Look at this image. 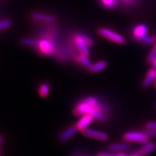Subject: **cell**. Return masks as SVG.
<instances>
[{"label": "cell", "mask_w": 156, "mask_h": 156, "mask_svg": "<svg viewBox=\"0 0 156 156\" xmlns=\"http://www.w3.org/2000/svg\"><path fill=\"white\" fill-rule=\"evenodd\" d=\"M55 47L56 45L49 40L38 37V38L36 39V44L34 49L41 56H50L54 55Z\"/></svg>", "instance_id": "6da1fadb"}, {"label": "cell", "mask_w": 156, "mask_h": 156, "mask_svg": "<svg viewBox=\"0 0 156 156\" xmlns=\"http://www.w3.org/2000/svg\"><path fill=\"white\" fill-rule=\"evenodd\" d=\"M98 34L99 36L103 37V38L108 39L111 41L116 43L118 44H125V38L118 33L114 32V30H111L108 28H101L98 30Z\"/></svg>", "instance_id": "7a4b0ae2"}, {"label": "cell", "mask_w": 156, "mask_h": 156, "mask_svg": "<svg viewBox=\"0 0 156 156\" xmlns=\"http://www.w3.org/2000/svg\"><path fill=\"white\" fill-rule=\"evenodd\" d=\"M125 141L128 142H135V143L145 144L149 141V136L145 131H131L127 132L123 136Z\"/></svg>", "instance_id": "3957f363"}, {"label": "cell", "mask_w": 156, "mask_h": 156, "mask_svg": "<svg viewBox=\"0 0 156 156\" xmlns=\"http://www.w3.org/2000/svg\"><path fill=\"white\" fill-rule=\"evenodd\" d=\"M70 54H71L67 44H65L64 42H58L56 44L53 56H55L58 62H64L69 59Z\"/></svg>", "instance_id": "277c9868"}, {"label": "cell", "mask_w": 156, "mask_h": 156, "mask_svg": "<svg viewBox=\"0 0 156 156\" xmlns=\"http://www.w3.org/2000/svg\"><path fill=\"white\" fill-rule=\"evenodd\" d=\"M95 106H92L89 103L85 98L80 101L77 104L75 105V108L73 109V114L75 116H81L85 114H91L94 112Z\"/></svg>", "instance_id": "5b68a950"}, {"label": "cell", "mask_w": 156, "mask_h": 156, "mask_svg": "<svg viewBox=\"0 0 156 156\" xmlns=\"http://www.w3.org/2000/svg\"><path fill=\"white\" fill-rule=\"evenodd\" d=\"M73 37L74 42H75L76 47L80 54H83V55L90 56V50L89 46H87L85 41L84 40L82 32L80 33H76L72 36Z\"/></svg>", "instance_id": "8992f818"}, {"label": "cell", "mask_w": 156, "mask_h": 156, "mask_svg": "<svg viewBox=\"0 0 156 156\" xmlns=\"http://www.w3.org/2000/svg\"><path fill=\"white\" fill-rule=\"evenodd\" d=\"M83 133L85 136L90 138H93V139L101 140V141H106L108 140V135L106 132L100 131V130L86 128L83 130Z\"/></svg>", "instance_id": "52a82bcc"}, {"label": "cell", "mask_w": 156, "mask_h": 156, "mask_svg": "<svg viewBox=\"0 0 156 156\" xmlns=\"http://www.w3.org/2000/svg\"><path fill=\"white\" fill-rule=\"evenodd\" d=\"M147 28L145 25L144 24H140L136 25L132 29V36H133L134 39L138 41H141L142 38L147 35Z\"/></svg>", "instance_id": "ba28073f"}, {"label": "cell", "mask_w": 156, "mask_h": 156, "mask_svg": "<svg viewBox=\"0 0 156 156\" xmlns=\"http://www.w3.org/2000/svg\"><path fill=\"white\" fill-rule=\"evenodd\" d=\"M93 120H94V118L91 114L83 115V116H81L80 119L78 120V122L76 123L75 126L77 130L83 131L84 129H85L89 126V124L92 123Z\"/></svg>", "instance_id": "9c48e42d"}, {"label": "cell", "mask_w": 156, "mask_h": 156, "mask_svg": "<svg viewBox=\"0 0 156 156\" xmlns=\"http://www.w3.org/2000/svg\"><path fill=\"white\" fill-rule=\"evenodd\" d=\"M31 17L37 21H40V22H44L46 23H52L56 21V17L53 16V15H46L44 14V13L38 12H33L31 14Z\"/></svg>", "instance_id": "30bf717a"}, {"label": "cell", "mask_w": 156, "mask_h": 156, "mask_svg": "<svg viewBox=\"0 0 156 156\" xmlns=\"http://www.w3.org/2000/svg\"><path fill=\"white\" fill-rule=\"evenodd\" d=\"M155 147L156 145L154 142H147L144 144V145L138 150V151L136 152V153H138L142 156H146L149 155L150 153H153V152L155 151Z\"/></svg>", "instance_id": "8fae6325"}, {"label": "cell", "mask_w": 156, "mask_h": 156, "mask_svg": "<svg viewBox=\"0 0 156 156\" xmlns=\"http://www.w3.org/2000/svg\"><path fill=\"white\" fill-rule=\"evenodd\" d=\"M77 131V129L75 125L71 126H69V127L67 128L65 130H64V131L62 132L61 134H60L59 136L60 141L62 142L67 141V140H69V138H71L72 136L75 135Z\"/></svg>", "instance_id": "7c38bea8"}, {"label": "cell", "mask_w": 156, "mask_h": 156, "mask_svg": "<svg viewBox=\"0 0 156 156\" xmlns=\"http://www.w3.org/2000/svg\"><path fill=\"white\" fill-rule=\"evenodd\" d=\"M156 76V69L155 68H152V69L148 70V72L146 74V76L142 82V86L144 88H147L150 85L153 83V82L155 79Z\"/></svg>", "instance_id": "4fadbf2b"}, {"label": "cell", "mask_w": 156, "mask_h": 156, "mask_svg": "<svg viewBox=\"0 0 156 156\" xmlns=\"http://www.w3.org/2000/svg\"><path fill=\"white\" fill-rule=\"evenodd\" d=\"M74 58H75V61L77 62V63L81 64L83 67L87 68V69H89V68L91 67V65L93 64L92 62H90V60L88 58V56L83 55V54H77V55H76Z\"/></svg>", "instance_id": "5bb4252c"}, {"label": "cell", "mask_w": 156, "mask_h": 156, "mask_svg": "<svg viewBox=\"0 0 156 156\" xmlns=\"http://www.w3.org/2000/svg\"><path fill=\"white\" fill-rule=\"evenodd\" d=\"M129 145L127 142H119L113 143L108 146V150L112 152H122L127 150Z\"/></svg>", "instance_id": "9a60e30c"}, {"label": "cell", "mask_w": 156, "mask_h": 156, "mask_svg": "<svg viewBox=\"0 0 156 156\" xmlns=\"http://www.w3.org/2000/svg\"><path fill=\"white\" fill-rule=\"evenodd\" d=\"M107 67V62L104 60H101V61L97 62L96 63L93 64L91 65V67L89 68V71L91 73H96L98 72H101L103 70Z\"/></svg>", "instance_id": "2e32d148"}, {"label": "cell", "mask_w": 156, "mask_h": 156, "mask_svg": "<svg viewBox=\"0 0 156 156\" xmlns=\"http://www.w3.org/2000/svg\"><path fill=\"white\" fill-rule=\"evenodd\" d=\"M50 90V86L48 83H43L38 87V94L41 97L44 98L48 95Z\"/></svg>", "instance_id": "e0dca14e"}, {"label": "cell", "mask_w": 156, "mask_h": 156, "mask_svg": "<svg viewBox=\"0 0 156 156\" xmlns=\"http://www.w3.org/2000/svg\"><path fill=\"white\" fill-rule=\"evenodd\" d=\"M117 0H100V2L103 7L107 9H112L116 7Z\"/></svg>", "instance_id": "ac0fdd59"}, {"label": "cell", "mask_w": 156, "mask_h": 156, "mask_svg": "<svg viewBox=\"0 0 156 156\" xmlns=\"http://www.w3.org/2000/svg\"><path fill=\"white\" fill-rule=\"evenodd\" d=\"M21 42L23 44L25 45V46H31V47H35L36 44V39L32 38H24L22 39Z\"/></svg>", "instance_id": "d6986e66"}, {"label": "cell", "mask_w": 156, "mask_h": 156, "mask_svg": "<svg viewBox=\"0 0 156 156\" xmlns=\"http://www.w3.org/2000/svg\"><path fill=\"white\" fill-rule=\"evenodd\" d=\"M156 56V46H154L151 51H150L149 54L147 55V57L146 58V62L147 64H151L152 61L153 60V58Z\"/></svg>", "instance_id": "ffe728a7"}, {"label": "cell", "mask_w": 156, "mask_h": 156, "mask_svg": "<svg viewBox=\"0 0 156 156\" xmlns=\"http://www.w3.org/2000/svg\"><path fill=\"white\" fill-rule=\"evenodd\" d=\"M12 25V22L9 20H0V30L9 28Z\"/></svg>", "instance_id": "44dd1931"}, {"label": "cell", "mask_w": 156, "mask_h": 156, "mask_svg": "<svg viewBox=\"0 0 156 156\" xmlns=\"http://www.w3.org/2000/svg\"><path fill=\"white\" fill-rule=\"evenodd\" d=\"M82 35H83V37L84 38V40L85 41V42H86V44L87 46H89V47H91V46L93 45V39L90 38L89 36H87V35L83 34V33H82Z\"/></svg>", "instance_id": "7402d4cb"}, {"label": "cell", "mask_w": 156, "mask_h": 156, "mask_svg": "<svg viewBox=\"0 0 156 156\" xmlns=\"http://www.w3.org/2000/svg\"><path fill=\"white\" fill-rule=\"evenodd\" d=\"M145 128L148 129H156V122H149L145 124Z\"/></svg>", "instance_id": "603a6c76"}, {"label": "cell", "mask_w": 156, "mask_h": 156, "mask_svg": "<svg viewBox=\"0 0 156 156\" xmlns=\"http://www.w3.org/2000/svg\"><path fill=\"white\" fill-rule=\"evenodd\" d=\"M145 132L147 134L148 136H156V129H146Z\"/></svg>", "instance_id": "cb8c5ba5"}, {"label": "cell", "mask_w": 156, "mask_h": 156, "mask_svg": "<svg viewBox=\"0 0 156 156\" xmlns=\"http://www.w3.org/2000/svg\"><path fill=\"white\" fill-rule=\"evenodd\" d=\"M134 1L135 0H121V2H122L124 5H131Z\"/></svg>", "instance_id": "d4e9b609"}, {"label": "cell", "mask_w": 156, "mask_h": 156, "mask_svg": "<svg viewBox=\"0 0 156 156\" xmlns=\"http://www.w3.org/2000/svg\"><path fill=\"white\" fill-rule=\"evenodd\" d=\"M97 156H115V155L110 153H106V152H101L98 154Z\"/></svg>", "instance_id": "484cf974"}, {"label": "cell", "mask_w": 156, "mask_h": 156, "mask_svg": "<svg viewBox=\"0 0 156 156\" xmlns=\"http://www.w3.org/2000/svg\"><path fill=\"white\" fill-rule=\"evenodd\" d=\"M151 64H152V66H153V67L155 68V69H156V56L153 58V60L152 61Z\"/></svg>", "instance_id": "4316f807"}, {"label": "cell", "mask_w": 156, "mask_h": 156, "mask_svg": "<svg viewBox=\"0 0 156 156\" xmlns=\"http://www.w3.org/2000/svg\"><path fill=\"white\" fill-rule=\"evenodd\" d=\"M152 38H153V44H155V46H156V36H152Z\"/></svg>", "instance_id": "83f0119b"}, {"label": "cell", "mask_w": 156, "mask_h": 156, "mask_svg": "<svg viewBox=\"0 0 156 156\" xmlns=\"http://www.w3.org/2000/svg\"><path fill=\"white\" fill-rule=\"evenodd\" d=\"M153 84L154 88H155V90H156V76H155V79H154V80H153Z\"/></svg>", "instance_id": "f1b7e54d"}, {"label": "cell", "mask_w": 156, "mask_h": 156, "mask_svg": "<svg viewBox=\"0 0 156 156\" xmlns=\"http://www.w3.org/2000/svg\"><path fill=\"white\" fill-rule=\"evenodd\" d=\"M128 156H142V155H140L138 153H135L132 154V155H128Z\"/></svg>", "instance_id": "f546056e"}, {"label": "cell", "mask_w": 156, "mask_h": 156, "mask_svg": "<svg viewBox=\"0 0 156 156\" xmlns=\"http://www.w3.org/2000/svg\"><path fill=\"white\" fill-rule=\"evenodd\" d=\"M115 156H127L125 153H119L117 155H115Z\"/></svg>", "instance_id": "4dcf8cb0"}, {"label": "cell", "mask_w": 156, "mask_h": 156, "mask_svg": "<svg viewBox=\"0 0 156 156\" xmlns=\"http://www.w3.org/2000/svg\"><path fill=\"white\" fill-rule=\"evenodd\" d=\"M3 140H4V137H3V136L0 135V145H2V143Z\"/></svg>", "instance_id": "1f68e13d"}, {"label": "cell", "mask_w": 156, "mask_h": 156, "mask_svg": "<svg viewBox=\"0 0 156 156\" xmlns=\"http://www.w3.org/2000/svg\"><path fill=\"white\" fill-rule=\"evenodd\" d=\"M0 155H1V152H0Z\"/></svg>", "instance_id": "d6a6232c"}]
</instances>
